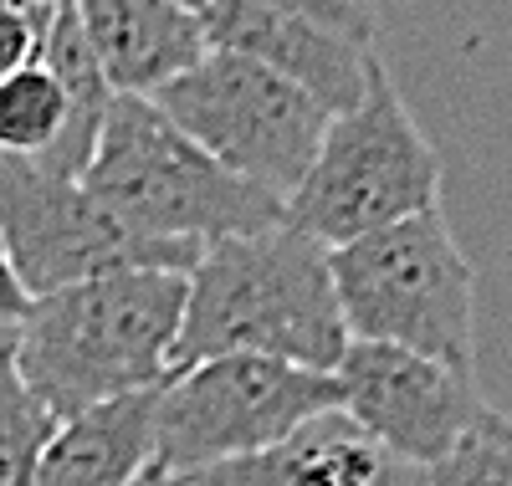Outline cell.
<instances>
[{"label": "cell", "instance_id": "1", "mask_svg": "<svg viewBox=\"0 0 512 486\" xmlns=\"http://www.w3.org/2000/svg\"><path fill=\"white\" fill-rule=\"evenodd\" d=\"M344 348L349 328L338 313L333 267L313 236L282 220L200 251L185 292L175 369L226 353H256V359L333 374Z\"/></svg>", "mask_w": 512, "mask_h": 486}, {"label": "cell", "instance_id": "2", "mask_svg": "<svg viewBox=\"0 0 512 486\" xmlns=\"http://www.w3.org/2000/svg\"><path fill=\"white\" fill-rule=\"evenodd\" d=\"M185 292V272H108L36 297L31 318L11 333L16 374L57 425L123 394L159 389L175 374Z\"/></svg>", "mask_w": 512, "mask_h": 486}, {"label": "cell", "instance_id": "3", "mask_svg": "<svg viewBox=\"0 0 512 486\" xmlns=\"http://www.w3.org/2000/svg\"><path fill=\"white\" fill-rule=\"evenodd\" d=\"M82 190L108 205L128 231L200 251L287 220L277 195L221 169L149 98H113L93 159L82 169Z\"/></svg>", "mask_w": 512, "mask_h": 486}, {"label": "cell", "instance_id": "4", "mask_svg": "<svg viewBox=\"0 0 512 486\" xmlns=\"http://www.w3.org/2000/svg\"><path fill=\"white\" fill-rule=\"evenodd\" d=\"M349 343H390L446 369L477 364V267L441 210L328 251Z\"/></svg>", "mask_w": 512, "mask_h": 486}, {"label": "cell", "instance_id": "5", "mask_svg": "<svg viewBox=\"0 0 512 486\" xmlns=\"http://www.w3.org/2000/svg\"><path fill=\"white\" fill-rule=\"evenodd\" d=\"M425 210H441V154L379 62L369 93L328 118L303 185L287 195V226L338 251Z\"/></svg>", "mask_w": 512, "mask_h": 486}, {"label": "cell", "instance_id": "6", "mask_svg": "<svg viewBox=\"0 0 512 486\" xmlns=\"http://www.w3.org/2000/svg\"><path fill=\"white\" fill-rule=\"evenodd\" d=\"M323 410H338V379L318 369L256 359V353H226L175 369L159 384L149 476L180 486L210 466L246 461Z\"/></svg>", "mask_w": 512, "mask_h": 486}, {"label": "cell", "instance_id": "7", "mask_svg": "<svg viewBox=\"0 0 512 486\" xmlns=\"http://www.w3.org/2000/svg\"><path fill=\"white\" fill-rule=\"evenodd\" d=\"M149 103L236 180L277 195L282 210L287 195L303 185L333 118L272 67L221 47H210L185 77H175Z\"/></svg>", "mask_w": 512, "mask_h": 486}, {"label": "cell", "instance_id": "8", "mask_svg": "<svg viewBox=\"0 0 512 486\" xmlns=\"http://www.w3.org/2000/svg\"><path fill=\"white\" fill-rule=\"evenodd\" d=\"M0 246L31 297H52L108 272H195L200 246L128 231L82 180L0 159Z\"/></svg>", "mask_w": 512, "mask_h": 486}, {"label": "cell", "instance_id": "9", "mask_svg": "<svg viewBox=\"0 0 512 486\" xmlns=\"http://www.w3.org/2000/svg\"><path fill=\"white\" fill-rule=\"evenodd\" d=\"M333 379L338 410L364 425L379 446H390L425 471L492 410L477 394L472 374L390 343H349Z\"/></svg>", "mask_w": 512, "mask_h": 486}, {"label": "cell", "instance_id": "10", "mask_svg": "<svg viewBox=\"0 0 512 486\" xmlns=\"http://www.w3.org/2000/svg\"><path fill=\"white\" fill-rule=\"evenodd\" d=\"M200 26H205L210 47L241 52L251 62L272 67L292 87H303L313 103H323L333 118L349 113L369 93V77L379 67L374 47H364V41H349V36L323 31V26L297 21V16H282L272 6H256V0H216L200 16Z\"/></svg>", "mask_w": 512, "mask_h": 486}, {"label": "cell", "instance_id": "11", "mask_svg": "<svg viewBox=\"0 0 512 486\" xmlns=\"http://www.w3.org/2000/svg\"><path fill=\"white\" fill-rule=\"evenodd\" d=\"M180 486H425V466L379 446L344 410H323L282 435L277 446L246 461L210 466Z\"/></svg>", "mask_w": 512, "mask_h": 486}, {"label": "cell", "instance_id": "12", "mask_svg": "<svg viewBox=\"0 0 512 486\" xmlns=\"http://www.w3.org/2000/svg\"><path fill=\"white\" fill-rule=\"evenodd\" d=\"M113 98H154L205 52V26L180 0H72Z\"/></svg>", "mask_w": 512, "mask_h": 486}, {"label": "cell", "instance_id": "13", "mask_svg": "<svg viewBox=\"0 0 512 486\" xmlns=\"http://www.w3.org/2000/svg\"><path fill=\"white\" fill-rule=\"evenodd\" d=\"M159 389L123 394L57 425L36 466V486H139L154 466Z\"/></svg>", "mask_w": 512, "mask_h": 486}, {"label": "cell", "instance_id": "14", "mask_svg": "<svg viewBox=\"0 0 512 486\" xmlns=\"http://www.w3.org/2000/svg\"><path fill=\"white\" fill-rule=\"evenodd\" d=\"M67 123H72V98L41 62L0 82V159L47 164L67 139Z\"/></svg>", "mask_w": 512, "mask_h": 486}, {"label": "cell", "instance_id": "15", "mask_svg": "<svg viewBox=\"0 0 512 486\" xmlns=\"http://www.w3.org/2000/svg\"><path fill=\"white\" fill-rule=\"evenodd\" d=\"M52 435H57V415L16 374L11 338H6L0 343V486H36V466Z\"/></svg>", "mask_w": 512, "mask_h": 486}, {"label": "cell", "instance_id": "16", "mask_svg": "<svg viewBox=\"0 0 512 486\" xmlns=\"http://www.w3.org/2000/svg\"><path fill=\"white\" fill-rule=\"evenodd\" d=\"M425 486H512L507 415L502 410H487L431 471H425Z\"/></svg>", "mask_w": 512, "mask_h": 486}, {"label": "cell", "instance_id": "17", "mask_svg": "<svg viewBox=\"0 0 512 486\" xmlns=\"http://www.w3.org/2000/svg\"><path fill=\"white\" fill-rule=\"evenodd\" d=\"M256 6H272L282 16L313 21L323 31L364 41V47H374V36H379V0H256Z\"/></svg>", "mask_w": 512, "mask_h": 486}, {"label": "cell", "instance_id": "18", "mask_svg": "<svg viewBox=\"0 0 512 486\" xmlns=\"http://www.w3.org/2000/svg\"><path fill=\"white\" fill-rule=\"evenodd\" d=\"M41 26H47V11H31L21 0H0V82L41 62Z\"/></svg>", "mask_w": 512, "mask_h": 486}, {"label": "cell", "instance_id": "19", "mask_svg": "<svg viewBox=\"0 0 512 486\" xmlns=\"http://www.w3.org/2000/svg\"><path fill=\"white\" fill-rule=\"evenodd\" d=\"M31 307H36V297L26 292V282H21V272H16V261H11V251L0 246V338L16 333V328L31 318Z\"/></svg>", "mask_w": 512, "mask_h": 486}, {"label": "cell", "instance_id": "20", "mask_svg": "<svg viewBox=\"0 0 512 486\" xmlns=\"http://www.w3.org/2000/svg\"><path fill=\"white\" fill-rule=\"evenodd\" d=\"M180 6H185V11H195V16H205L210 6H216V0H180Z\"/></svg>", "mask_w": 512, "mask_h": 486}, {"label": "cell", "instance_id": "21", "mask_svg": "<svg viewBox=\"0 0 512 486\" xmlns=\"http://www.w3.org/2000/svg\"><path fill=\"white\" fill-rule=\"evenodd\" d=\"M21 6H31V11H52V6H62V0H21Z\"/></svg>", "mask_w": 512, "mask_h": 486}, {"label": "cell", "instance_id": "22", "mask_svg": "<svg viewBox=\"0 0 512 486\" xmlns=\"http://www.w3.org/2000/svg\"><path fill=\"white\" fill-rule=\"evenodd\" d=\"M139 486H169V481H159V476H144V481H139Z\"/></svg>", "mask_w": 512, "mask_h": 486}, {"label": "cell", "instance_id": "23", "mask_svg": "<svg viewBox=\"0 0 512 486\" xmlns=\"http://www.w3.org/2000/svg\"><path fill=\"white\" fill-rule=\"evenodd\" d=\"M507 435H512V415H507Z\"/></svg>", "mask_w": 512, "mask_h": 486}, {"label": "cell", "instance_id": "24", "mask_svg": "<svg viewBox=\"0 0 512 486\" xmlns=\"http://www.w3.org/2000/svg\"><path fill=\"white\" fill-rule=\"evenodd\" d=\"M6 338H11V333H6ZM6 338H0V343H6Z\"/></svg>", "mask_w": 512, "mask_h": 486}]
</instances>
